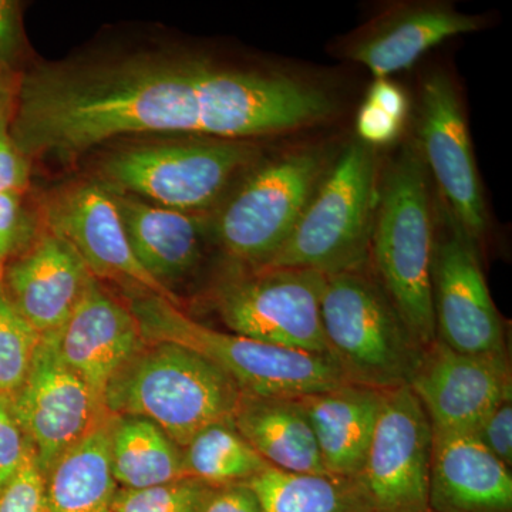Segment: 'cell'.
Segmentation results:
<instances>
[{"label": "cell", "instance_id": "obj_1", "mask_svg": "<svg viewBox=\"0 0 512 512\" xmlns=\"http://www.w3.org/2000/svg\"><path fill=\"white\" fill-rule=\"evenodd\" d=\"M322 87L282 72L239 69L198 55L140 53L20 74L9 133L26 158L72 161L133 134L249 141L332 116Z\"/></svg>", "mask_w": 512, "mask_h": 512}, {"label": "cell", "instance_id": "obj_2", "mask_svg": "<svg viewBox=\"0 0 512 512\" xmlns=\"http://www.w3.org/2000/svg\"><path fill=\"white\" fill-rule=\"evenodd\" d=\"M433 251L427 168L417 144H406L379 183L369 264L423 349L437 340L431 301Z\"/></svg>", "mask_w": 512, "mask_h": 512}, {"label": "cell", "instance_id": "obj_3", "mask_svg": "<svg viewBox=\"0 0 512 512\" xmlns=\"http://www.w3.org/2000/svg\"><path fill=\"white\" fill-rule=\"evenodd\" d=\"M224 370L174 343H144L116 373L104 404L111 416L143 417L184 448L201 430L234 423L242 399Z\"/></svg>", "mask_w": 512, "mask_h": 512}, {"label": "cell", "instance_id": "obj_4", "mask_svg": "<svg viewBox=\"0 0 512 512\" xmlns=\"http://www.w3.org/2000/svg\"><path fill=\"white\" fill-rule=\"evenodd\" d=\"M144 342L183 346L210 360L248 396L299 399L348 383L329 355L286 349L202 325L151 293L128 303Z\"/></svg>", "mask_w": 512, "mask_h": 512}, {"label": "cell", "instance_id": "obj_5", "mask_svg": "<svg viewBox=\"0 0 512 512\" xmlns=\"http://www.w3.org/2000/svg\"><path fill=\"white\" fill-rule=\"evenodd\" d=\"M320 319L329 356L346 382L380 392L409 384L424 349L369 265L326 275Z\"/></svg>", "mask_w": 512, "mask_h": 512}, {"label": "cell", "instance_id": "obj_6", "mask_svg": "<svg viewBox=\"0 0 512 512\" xmlns=\"http://www.w3.org/2000/svg\"><path fill=\"white\" fill-rule=\"evenodd\" d=\"M377 190L375 148L353 141L329 165L284 247L265 266L333 275L369 265Z\"/></svg>", "mask_w": 512, "mask_h": 512}, {"label": "cell", "instance_id": "obj_7", "mask_svg": "<svg viewBox=\"0 0 512 512\" xmlns=\"http://www.w3.org/2000/svg\"><path fill=\"white\" fill-rule=\"evenodd\" d=\"M258 157V147L249 141L195 137L117 151L101 165V174L110 190L171 210L197 212L220 200Z\"/></svg>", "mask_w": 512, "mask_h": 512}, {"label": "cell", "instance_id": "obj_8", "mask_svg": "<svg viewBox=\"0 0 512 512\" xmlns=\"http://www.w3.org/2000/svg\"><path fill=\"white\" fill-rule=\"evenodd\" d=\"M318 150L276 157L247 175L214 221V235L229 258L262 268L284 247L328 170Z\"/></svg>", "mask_w": 512, "mask_h": 512}, {"label": "cell", "instance_id": "obj_9", "mask_svg": "<svg viewBox=\"0 0 512 512\" xmlns=\"http://www.w3.org/2000/svg\"><path fill=\"white\" fill-rule=\"evenodd\" d=\"M326 275L301 268H248L212 291L218 318L235 335L329 355L320 319Z\"/></svg>", "mask_w": 512, "mask_h": 512}, {"label": "cell", "instance_id": "obj_10", "mask_svg": "<svg viewBox=\"0 0 512 512\" xmlns=\"http://www.w3.org/2000/svg\"><path fill=\"white\" fill-rule=\"evenodd\" d=\"M433 427L409 386L387 390L357 490L369 512H433L430 461Z\"/></svg>", "mask_w": 512, "mask_h": 512}, {"label": "cell", "instance_id": "obj_11", "mask_svg": "<svg viewBox=\"0 0 512 512\" xmlns=\"http://www.w3.org/2000/svg\"><path fill=\"white\" fill-rule=\"evenodd\" d=\"M12 406L43 474L111 417L99 393L63 362L55 333L42 336Z\"/></svg>", "mask_w": 512, "mask_h": 512}, {"label": "cell", "instance_id": "obj_12", "mask_svg": "<svg viewBox=\"0 0 512 512\" xmlns=\"http://www.w3.org/2000/svg\"><path fill=\"white\" fill-rule=\"evenodd\" d=\"M420 97L421 158L450 217L476 245L487 232L488 215L460 96L451 77L436 70L421 84Z\"/></svg>", "mask_w": 512, "mask_h": 512}, {"label": "cell", "instance_id": "obj_13", "mask_svg": "<svg viewBox=\"0 0 512 512\" xmlns=\"http://www.w3.org/2000/svg\"><path fill=\"white\" fill-rule=\"evenodd\" d=\"M434 326L441 343L467 355H508L476 245L450 217V234L434 241L431 262Z\"/></svg>", "mask_w": 512, "mask_h": 512}, {"label": "cell", "instance_id": "obj_14", "mask_svg": "<svg viewBox=\"0 0 512 512\" xmlns=\"http://www.w3.org/2000/svg\"><path fill=\"white\" fill-rule=\"evenodd\" d=\"M50 231L69 242L94 278L110 279L180 306L181 298L138 262L123 218L106 185L83 183L60 192L47 207Z\"/></svg>", "mask_w": 512, "mask_h": 512}, {"label": "cell", "instance_id": "obj_15", "mask_svg": "<svg viewBox=\"0 0 512 512\" xmlns=\"http://www.w3.org/2000/svg\"><path fill=\"white\" fill-rule=\"evenodd\" d=\"M407 386L419 399L431 427L473 433L505 397L512 396L508 355H467L439 339L424 349Z\"/></svg>", "mask_w": 512, "mask_h": 512}, {"label": "cell", "instance_id": "obj_16", "mask_svg": "<svg viewBox=\"0 0 512 512\" xmlns=\"http://www.w3.org/2000/svg\"><path fill=\"white\" fill-rule=\"evenodd\" d=\"M92 278L72 245L50 231L16 255L0 281L20 315L46 336L66 323Z\"/></svg>", "mask_w": 512, "mask_h": 512}, {"label": "cell", "instance_id": "obj_17", "mask_svg": "<svg viewBox=\"0 0 512 512\" xmlns=\"http://www.w3.org/2000/svg\"><path fill=\"white\" fill-rule=\"evenodd\" d=\"M55 339L63 362L103 400L111 377L146 343L128 305L104 291L94 276Z\"/></svg>", "mask_w": 512, "mask_h": 512}, {"label": "cell", "instance_id": "obj_18", "mask_svg": "<svg viewBox=\"0 0 512 512\" xmlns=\"http://www.w3.org/2000/svg\"><path fill=\"white\" fill-rule=\"evenodd\" d=\"M483 26L481 16L458 12L448 3H402L360 30L346 47V56L365 66L376 79H387L412 67L444 40L477 32Z\"/></svg>", "mask_w": 512, "mask_h": 512}, {"label": "cell", "instance_id": "obj_19", "mask_svg": "<svg viewBox=\"0 0 512 512\" xmlns=\"http://www.w3.org/2000/svg\"><path fill=\"white\" fill-rule=\"evenodd\" d=\"M433 512H512V476L473 433L433 430L430 461Z\"/></svg>", "mask_w": 512, "mask_h": 512}, {"label": "cell", "instance_id": "obj_20", "mask_svg": "<svg viewBox=\"0 0 512 512\" xmlns=\"http://www.w3.org/2000/svg\"><path fill=\"white\" fill-rule=\"evenodd\" d=\"M383 394L343 383L296 399L311 424L323 467L330 476L353 480L362 470L382 412Z\"/></svg>", "mask_w": 512, "mask_h": 512}, {"label": "cell", "instance_id": "obj_21", "mask_svg": "<svg viewBox=\"0 0 512 512\" xmlns=\"http://www.w3.org/2000/svg\"><path fill=\"white\" fill-rule=\"evenodd\" d=\"M131 249L143 268L171 291L197 268L202 258L204 218L171 210L134 195L111 190Z\"/></svg>", "mask_w": 512, "mask_h": 512}, {"label": "cell", "instance_id": "obj_22", "mask_svg": "<svg viewBox=\"0 0 512 512\" xmlns=\"http://www.w3.org/2000/svg\"><path fill=\"white\" fill-rule=\"evenodd\" d=\"M234 426L269 466L289 473L328 474L298 400L242 394Z\"/></svg>", "mask_w": 512, "mask_h": 512}, {"label": "cell", "instance_id": "obj_23", "mask_svg": "<svg viewBox=\"0 0 512 512\" xmlns=\"http://www.w3.org/2000/svg\"><path fill=\"white\" fill-rule=\"evenodd\" d=\"M113 416L67 450L45 474V512H113L119 485L110 466Z\"/></svg>", "mask_w": 512, "mask_h": 512}, {"label": "cell", "instance_id": "obj_24", "mask_svg": "<svg viewBox=\"0 0 512 512\" xmlns=\"http://www.w3.org/2000/svg\"><path fill=\"white\" fill-rule=\"evenodd\" d=\"M110 466L120 488L141 490L188 478L183 448L153 421L113 416L110 426Z\"/></svg>", "mask_w": 512, "mask_h": 512}, {"label": "cell", "instance_id": "obj_25", "mask_svg": "<svg viewBox=\"0 0 512 512\" xmlns=\"http://www.w3.org/2000/svg\"><path fill=\"white\" fill-rule=\"evenodd\" d=\"M247 484L262 512H369L350 478L289 473L268 466Z\"/></svg>", "mask_w": 512, "mask_h": 512}, {"label": "cell", "instance_id": "obj_26", "mask_svg": "<svg viewBox=\"0 0 512 512\" xmlns=\"http://www.w3.org/2000/svg\"><path fill=\"white\" fill-rule=\"evenodd\" d=\"M188 477L214 485L248 483L269 466L234 423H217L201 430L183 448Z\"/></svg>", "mask_w": 512, "mask_h": 512}, {"label": "cell", "instance_id": "obj_27", "mask_svg": "<svg viewBox=\"0 0 512 512\" xmlns=\"http://www.w3.org/2000/svg\"><path fill=\"white\" fill-rule=\"evenodd\" d=\"M42 336L20 315L0 281V397L12 402L29 375Z\"/></svg>", "mask_w": 512, "mask_h": 512}, {"label": "cell", "instance_id": "obj_28", "mask_svg": "<svg viewBox=\"0 0 512 512\" xmlns=\"http://www.w3.org/2000/svg\"><path fill=\"white\" fill-rule=\"evenodd\" d=\"M409 99L399 84L376 79L356 119L359 141L370 148L389 146L402 134Z\"/></svg>", "mask_w": 512, "mask_h": 512}, {"label": "cell", "instance_id": "obj_29", "mask_svg": "<svg viewBox=\"0 0 512 512\" xmlns=\"http://www.w3.org/2000/svg\"><path fill=\"white\" fill-rule=\"evenodd\" d=\"M217 488L191 477L141 490L119 488L113 512H202Z\"/></svg>", "mask_w": 512, "mask_h": 512}, {"label": "cell", "instance_id": "obj_30", "mask_svg": "<svg viewBox=\"0 0 512 512\" xmlns=\"http://www.w3.org/2000/svg\"><path fill=\"white\" fill-rule=\"evenodd\" d=\"M0 512H45V474L35 450L15 477L0 488Z\"/></svg>", "mask_w": 512, "mask_h": 512}, {"label": "cell", "instance_id": "obj_31", "mask_svg": "<svg viewBox=\"0 0 512 512\" xmlns=\"http://www.w3.org/2000/svg\"><path fill=\"white\" fill-rule=\"evenodd\" d=\"M32 450L13 412L12 402L0 397V488L15 477Z\"/></svg>", "mask_w": 512, "mask_h": 512}, {"label": "cell", "instance_id": "obj_32", "mask_svg": "<svg viewBox=\"0 0 512 512\" xmlns=\"http://www.w3.org/2000/svg\"><path fill=\"white\" fill-rule=\"evenodd\" d=\"M477 440L504 466L512 464V396L491 410L473 431Z\"/></svg>", "mask_w": 512, "mask_h": 512}, {"label": "cell", "instance_id": "obj_33", "mask_svg": "<svg viewBox=\"0 0 512 512\" xmlns=\"http://www.w3.org/2000/svg\"><path fill=\"white\" fill-rule=\"evenodd\" d=\"M23 195L0 194V279L6 265L22 251L26 235Z\"/></svg>", "mask_w": 512, "mask_h": 512}, {"label": "cell", "instance_id": "obj_34", "mask_svg": "<svg viewBox=\"0 0 512 512\" xmlns=\"http://www.w3.org/2000/svg\"><path fill=\"white\" fill-rule=\"evenodd\" d=\"M30 183V160L20 153L9 133V120L0 123V194H25Z\"/></svg>", "mask_w": 512, "mask_h": 512}, {"label": "cell", "instance_id": "obj_35", "mask_svg": "<svg viewBox=\"0 0 512 512\" xmlns=\"http://www.w3.org/2000/svg\"><path fill=\"white\" fill-rule=\"evenodd\" d=\"M23 30L20 6L13 0H0V69L15 73L23 53Z\"/></svg>", "mask_w": 512, "mask_h": 512}, {"label": "cell", "instance_id": "obj_36", "mask_svg": "<svg viewBox=\"0 0 512 512\" xmlns=\"http://www.w3.org/2000/svg\"><path fill=\"white\" fill-rule=\"evenodd\" d=\"M202 512H262L255 491L247 483L218 487Z\"/></svg>", "mask_w": 512, "mask_h": 512}, {"label": "cell", "instance_id": "obj_37", "mask_svg": "<svg viewBox=\"0 0 512 512\" xmlns=\"http://www.w3.org/2000/svg\"><path fill=\"white\" fill-rule=\"evenodd\" d=\"M18 74L0 69V123L10 119L15 104Z\"/></svg>", "mask_w": 512, "mask_h": 512}]
</instances>
